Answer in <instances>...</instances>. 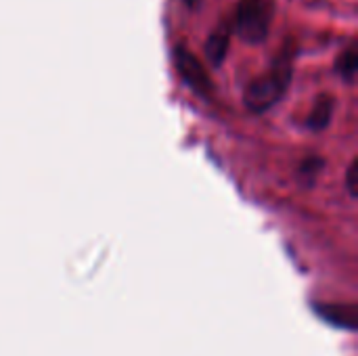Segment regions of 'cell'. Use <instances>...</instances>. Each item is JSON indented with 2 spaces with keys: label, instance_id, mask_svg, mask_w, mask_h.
I'll return each mask as SVG.
<instances>
[{
  "label": "cell",
  "instance_id": "1",
  "mask_svg": "<svg viewBox=\"0 0 358 356\" xmlns=\"http://www.w3.org/2000/svg\"><path fill=\"white\" fill-rule=\"evenodd\" d=\"M292 76H294V65L289 52H283L264 76H260L248 86L243 97L248 109H252L254 113H262L271 109L275 103H279L289 88Z\"/></svg>",
  "mask_w": 358,
  "mask_h": 356
},
{
  "label": "cell",
  "instance_id": "2",
  "mask_svg": "<svg viewBox=\"0 0 358 356\" xmlns=\"http://www.w3.org/2000/svg\"><path fill=\"white\" fill-rule=\"evenodd\" d=\"M273 21L271 0H241L235 13V31L250 44L264 42Z\"/></svg>",
  "mask_w": 358,
  "mask_h": 356
},
{
  "label": "cell",
  "instance_id": "3",
  "mask_svg": "<svg viewBox=\"0 0 358 356\" xmlns=\"http://www.w3.org/2000/svg\"><path fill=\"white\" fill-rule=\"evenodd\" d=\"M174 61L178 67V73L182 76V80L187 82V86L191 90H195L201 97L212 94V80L203 67V63L185 46H176L174 48Z\"/></svg>",
  "mask_w": 358,
  "mask_h": 356
},
{
  "label": "cell",
  "instance_id": "4",
  "mask_svg": "<svg viewBox=\"0 0 358 356\" xmlns=\"http://www.w3.org/2000/svg\"><path fill=\"white\" fill-rule=\"evenodd\" d=\"M315 313L334 327L357 332V308L352 304H313Z\"/></svg>",
  "mask_w": 358,
  "mask_h": 356
},
{
  "label": "cell",
  "instance_id": "5",
  "mask_svg": "<svg viewBox=\"0 0 358 356\" xmlns=\"http://www.w3.org/2000/svg\"><path fill=\"white\" fill-rule=\"evenodd\" d=\"M229 44H231V29L220 25L218 29H214L206 42V55L208 59L212 61V65H220L227 57V50H229Z\"/></svg>",
  "mask_w": 358,
  "mask_h": 356
},
{
  "label": "cell",
  "instance_id": "6",
  "mask_svg": "<svg viewBox=\"0 0 358 356\" xmlns=\"http://www.w3.org/2000/svg\"><path fill=\"white\" fill-rule=\"evenodd\" d=\"M331 115H334V99L329 94H323L313 105V111L308 113L306 124L313 130H325L329 126V122H331Z\"/></svg>",
  "mask_w": 358,
  "mask_h": 356
},
{
  "label": "cell",
  "instance_id": "7",
  "mask_svg": "<svg viewBox=\"0 0 358 356\" xmlns=\"http://www.w3.org/2000/svg\"><path fill=\"white\" fill-rule=\"evenodd\" d=\"M357 48L355 46H348L344 52H340V57L336 59V71L338 76L346 78V80H352L355 73H357Z\"/></svg>",
  "mask_w": 358,
  "mask_h": 356
},
{
  "label": "cell",
  "instance_id": "8",
  "mask_svg": "<svg viewBox=\"0 0 358 356\" xmlns=\"http://www.w3.org/2000/svg\"><path fill=\"white\" fill-rule=\"evenodd\" d=\"M357 162H352L350 164V168H348V172H346V187H348V191H350V195L352 197H357Z\"/></svg>",
  "mask_w": 358,
  "mask_h": 356
},
{
  "label": "cell",
  "instance_id": "9",
  "mask_svg": "<svg viewBox=\"0 0 358 356\" xmlns=\"http://www.w3.org/2000/svg\"><path fill=\"white\" fill-rule=\"evenodd\" d=\"M185 2H187L189 6H193V4H195V0H185Z\"/></svg>",
  "mask_w": 358,
  "mask_h": 356
}]
</instances>
